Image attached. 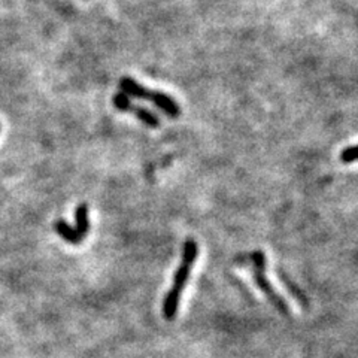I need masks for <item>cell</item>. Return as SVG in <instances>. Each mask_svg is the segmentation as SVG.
Listing matches in <instances>:
<instances>
[{
	"mask_svg": "<svg viewBox=\"0 0 358 358\" xmlns=\"http://www.w3.org/2000/svg\"><path fill=\"white\" fill-rule=\"evenodd\" d=\"M340 160H342V163L358 161V145L349 146L346 150H344L342 154H340Z\"/></svg>",
	"mask_w": 358,
	"mask_h": 358,
	"instance_id": "cell-8",
	"label": "cell"
},
{
	"mask_svg": "<svg viewBox=\"0 0 358 358\" xmlns=\"http://www.w3.org/2000/svg\"><path fill=\"white\" fill-rule=\"evenodd\" d=\"M132 111L136 113V117L150 127H159V118H157L151 111H148L141 107H132Z\"/></svg>",
	"mask_w": 358,
	"mask_h": 358,
	"instance_id": "cell-6",
	"label": "cell"
},
{
	"mask_svg": "<svg viewBox=\"0 0 358 358\" xmlns=\"http://www.w3.org/2000/svg\"><path fill=\"white\" fill-rule=\"evenodd\" d=\"M76 225L71 227L65 221H57L56 223V232L62 236V238L69 243H81L84 238L89 233L90 229V220H89V206L85 203L80 205L76 208Z\"/></svg>",
	"mask_w": 358,
	"mask_h": 358,
	"instance_id": "cell-2",
	"label": "cell"
},
{
	"mask_svg": "<svg viewBox=\"0 0 358 358\" xmlns=\"http://www.w3.org/2000/svg\"><path fill=\"white\" fill-rule=\"evenodd\" d=\"M197 254H199L197 243L193 239H188L184 245V251H182V261L173 278V285L170 288V291L166 294V299L163 303V315L166 320H172L175 318V315H177L182 291H184V288L187 285L191 269H193L196 263Z\"/></svg>",
	"mask_w": 358,
	"mask_h": 358,
	"instance_id": "cell-1",
	"label": "cell"
},
{
	"mask_svg": "<svg viewBox=\"0 0 358 358\" xmlns=\"http://www.w3.org/2000/svg\"><path fill=\"white\" fill-rule=\"evenodd\" d=\"M120 87H121V90H123V93L128 96V98L132 96V98H136V99L150 100L151 93H153L150 90H146L145 87H142L141 84H137L135 80H130V78H123L120 82Z\"/></svg>",
	"mask_w": 358,
	"mask_h": 358,
	"instance_id": "cell-5",
	"label": "cell"
},
{
	"mask_svg": "<svg viewBox=\"0 0 358 358\" xmlns=\"http://www.w3.org/2000/svg\"><path fill=\"white\" fill-rule=\"evenodd\" d=\"M251 258L254 260V273H256L257 285L261 288V291H263L267 295V299L272 302L279 311L287 313L288 312V306L282 302L281 295H279L273 290L272 285H270L269 281L266 279V273H265V266H266L265 265V256L261 254V252H254V254L251 256Z\"/></svg>",
	"mask_w": 358,
	"mask_h": 358,
	"instance_id": "cell-3",
	"label": "cell"
},
{
	"mask_svg": "<svg viewBox=\"0 0 358 358\" xmlns=\"http://www.w3.org/2000/svg\"><path fill=\"white\" fill-rule=\"evenodd\" d=\"M150 100L155 104L157 108H160L163 112L168 113V115L172 117V118L178 117L179 113H181V109H179V107H178V103L175 102V100L170 98V96L164 94V93H161V91H153Z\"/></svg>",
	"mask_w": 358,
	"mask_h": 358,
	"instance_id": "cell-4",
	"label": "cell"
},
{
	"mask_svg": "<svg viewBox=\"0 0 358 358\" xmlns=\"http://www.w3.org/2000/svg\"><path fill=\"white\" fill-rule=\"evenodd\" d=\"M113 103H115L117 109L120 111H132V102H130V98L124 93H117L113 96Z\"/></svg>",
	"mask_w": 358,
	"mask_h": 358,
	"instance_id": "cell-7",
	"label": "cell"
}]
</instances>
